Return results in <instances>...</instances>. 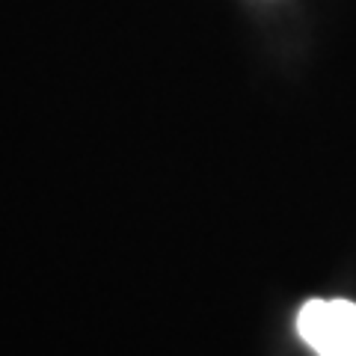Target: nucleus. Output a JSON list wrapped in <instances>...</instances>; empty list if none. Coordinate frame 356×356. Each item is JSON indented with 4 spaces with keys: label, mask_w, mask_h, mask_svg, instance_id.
I'll return each mask as SVG.
<instances>
[{
    "label": "nucleus",
    "mask_w": 356,
    "mask_h": 356,
    "mask_svg": "<svg viewBox=\"0 0 356 356\" xmlns=\"http://www.w3.org/2000/svg\"><path fill=\"white\" fill-rule=\"evenodd\" d=\"M297 332L318 356H356V303L309 300L297 312Z\"/></svg>",
    "instance_id": "nucleus-1"
}]
</instances>
